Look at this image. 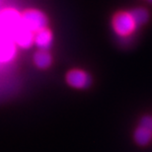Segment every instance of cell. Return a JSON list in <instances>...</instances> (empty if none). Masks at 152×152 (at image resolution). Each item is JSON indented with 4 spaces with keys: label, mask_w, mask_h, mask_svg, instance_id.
I'll return each instance as SVG.
<instances>
[{
    "label": "cell",
    "mask_w": 152,
    "mask_h": 152,
    "mask_svg": "<svg viewBox=\"0 0 152 152\" xmlns=\"http://www.w3.org/2000/svg\"><path fill=\"white\" fill-rule=\"evenodd\" d=\"M130 15H132L133 21H134L136 27L137 26H141L145 24L148 21V18H149V14L148 12L143 8H137L134 9V10L129 12Z\"/></svg>",
    "instance_id": "30bf717a"
},
{
    "label": "cell",
    "mask_w": 152,
    "mask_h": 152,
    "mask_svg": "<svg viewBox=\"0 0 152 152\" xmlns=\"http://www.w3.org/2000/svg\"><path fill=\"white\" fill-rule=\"evenodd\" d=\"M34 42L39 50H48L53 44V34L47 28L42 29L34 35Z\"/></svg>",
    "instance_id": "52a82bcc"
},
{
    "label": "cell",
    "mask_w": 152,
    "mask_h": 152,
    "mask_svg": "<svg viewBox=\"0 0 152 152\" xmlns=\"http://www.w3.org/2000/svg\"><path fill=\"white\" fill-rule=\"evenodd\" d=\"M66 83L75 89H85L91 84L90 75L81 69H72L66 74Z\"/></svg>",
    "instance_id": "277c9868"
},
{
    "label": "cell",
    "mask_w": 152,
    "mask_h": 152,
    "mask_svg": "<svg viewBox=\"0 0 152 152\" xmlns=\"http://www.w3.org/2000/svg\"><path fill=\"white\" fill-rule=\"evenodd\" d=\"M152 139V129L138 124L134 132V140L139 145H147Z\"/></svg>",
    "instance_id": "ba28073f"
},
{
    "label": "cell",
    "mask_w": 152,
    "mask_h": 152,
    "mask_svg": "<svg viewBox=\"0 0 152 152\" xmlns=\"http://www.w3.org/2000/svg\"><path fill=\"white\" fill-rule=\"evenodd\" d=\"M22 24L33 33H37L42 29L47 28L48 18L47 16L39 10L30 9L21 15Z\"/></svg>",
    "instance_id": "7a4b0ae2"
},
{
    "label": "cell",
    "mask_w": 152,
    "mask_h": 152,
    "mask_svg": "<svg viewBox=\"0 0 152 152\" xmlns=\"http://www.w3.org/2000/svg\"><path fill=\"white\" fill-rule=\"evenodd\" d=\"M51 56L48 50H39L34 56V62L35 64L41 69H45L50 67L51 64Z\"/></svg>",
    "instance_id": "9c48e42d"
},
{
    "label": "cell",
    "mask_w": 152,
    "mask_h": 152,
    "mask_svg": "<svg viewBox=\"0 0 152 152\" xmlns=\"http://www.w3.org/2000/svg\"><path fill=\"white\" fill-rule=\"evenodd\" d=\"M22 26L21 15L14 9H5L0 13V33L12 39L15 32Z\"/></svg>",
    "instance_id": "6da1fadb"
},
{
    "label": "cell",
    "mask_w": 152,
    "mask_h": 152,
    "mask_svg": "<svg viewBox=\"0 0 152 152\" xmlns=\"http://www.w3.org/2000/svg\"><path fill=\"white\" fill-rule=\"evenodd\" d=\"M148 1H149V2H151V3H152V0H148Z\"/></svg>",
    "instance_id": "8fae6325"
},
{
    "label": "cell",
    "mask_w": 152,
    "mask_h": 152,
    "mask_svg": "<svg viewBox=\"0 0 152 152\" xmlns=\"http://www.w3.org/2000/svg\"><path fill=\"white\" fill-rule=\"evenodd\" d=\"M115 32L121 37H127L136 29V25L129 12H120L113 19Z\"/></svg>",
    "instance_id": "3957f363"
},
{
    "label": "cell",
    "mask_w": 152,
    "mask_h": 152,
    "mask_svg": "<svg viewBox=\"0 0 152 152\" xmlns=\"http://www.w3.org/2000/svg\"><path fill=\"white\" fill-rule=\"evenodd\" d=\"M12 39L16 45L23 48H28L34 42V33L27 29L22 24V26L15 32Z\"/></svg>",
    "instance_id": "8992f818"
},
{
    "label": "cell",
    "mask_w": 152,
    "mask_h": 152,
    "mask_svg": "<svg viewBox=\"0 0 152 152\" xmlns=\"http://www.w3.org/2000/svg\"><path fill=\"white\" fill-rule=\"evenodd\" d=\"M16 48L13 39L0 33V62H8L14 58Z\"/></svg>",
    "instance_id": "5b68a950"
}]
</instances>
